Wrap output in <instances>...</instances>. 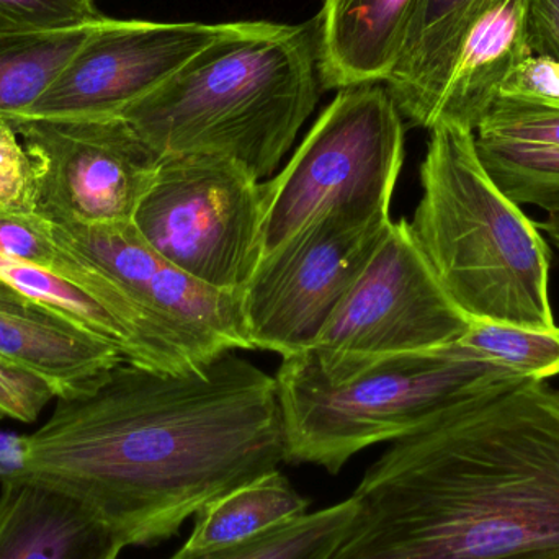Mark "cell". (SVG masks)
Listing matches in <instances>:
<instances>
[{"mask_svg": "<svg viewBox=\"0 0 559 559\" xmlns=\"http://www.w3.org/2000/svg\"><path fill=\"white\" fill-rule=\"evenodd\" d=\"M19 445L10 473L71 492L127 547L169 540L210 502L285 463L275 377L235 352L180 373L120 361L56 397Z\"/></svg>", "mask_w": 559, "mask_h": 559, "instance_id": "1", "label": "cell"}, {"mask_svg": "<svg viewBox=\"0 0 559 559\" xmlns=\"http://www.w3.org/2000/svg\"><path fill=\"white\" fill-rule=\"evenodd\" d=\"M328 559H559V390L515 378L367 469Z\"/></svg>", "mask_w": 559, "mask_h": 559, "instance_id": "2", "label": "cell"}, {"mask_svg": "<svg viewBox=\"0 0 559 559\" xmlns=\"http://www.w3.org/2000/svg\"><path fill=\"white\" fill-rule=\"evenodd\" d=\"M321 88L316 16L231 22L121 117L160 157H228L261 180L292 150Z\"/></svg>", "mask_w": 559, "mask_h": 559, "instance_id": "3", "label": "cell"}, {"mask_svg": "<svg viewBox=\"0 0 559 559\" xmlns=\"http://www.w3.org/2000/svg\"><path fill=\"white\" fill-rule=\"evenodd\" d=\"M429 131L409 228L433 275L472 321L554 331L540 229L489 179L475 131L453 123Z\"/></svg>", "mask_w": 559, "mask_h": 559, "instance_id": "4", "label": "cell"}, {"mask_svg": "<svg viewBox=\"0 0 559 559\" xmlns=\"http://www.w3.org/2000/svg\"><path fill=\"white\" fill-rule=\"evenodd\" d=\"M519 374L462 341L380 358L331 383L311 352L283 358L277 383L285 462L337 475L368 447L416 432L460 403Z\"/></svg>", "mask_w": 559, "mask_h": 559, "instance_id": "5", "label": "cell"}, {"mask_svg": "<svg viewBox=\"0 0 559 559\" xmlns=\"http://www.w3.org/2000/svg\"><path fill=\"white\" fill-rule=\"evenodd\" d=\"M404 163V118L383 84L337 91L278 176L262 183V254L325 210L390 212Z\"/></svg>", "mask_w": 559, "mask_h": 559, "instance_id": "6", "label": "cell"}, {"mask_svg": "<svg viewBox=\"0 0 559 559\" xmlns=\"http://www.w3.org/2000/svg\"><path fill=\"white\" fill-rule=\"evenodd\" d=\"M131 223L190 277L241 292L262 255V182L228 157L164 156Z\"/></svg>", "mask_w": 559, "mask_h": 559, "instance_id": "7", "label": "cell"}, {"mask_svg": "<svg viewBox=\"0 0 559 559\" xmlns=\"http://www.w3.org/2000/svg\"><path fill=\"white\" fill-rule=\"evenodd\" d=\"M390 225V212L337 206L262 254L241 289L252 350H311Z\"/></svg>", "mask_w": 559, "mask_h": 559, "instance_id": "8", "label": "cell"}, {"mask_svg": "<svg viewBox=\"0 0 559 559\" xmlns=\"http://www.w3.org/2000/svg\"><path fill=\"white\" fill-rule=\"evenodd\" d=\"M472 322L433 275L409 222L400 219L309 352L325 380L341 383L380 358L460 341Z\"/></svg>", "mask_w": 559, "mask_h": 559, "instance_id": "9", "label": "cell"}, {"mask_svg": "<svg viewBox=\"0 0 559 559\" xmlns=\"http://www.w3.org/2000/svg\"><path fill=\"white\" fill-rule=\"evenodd\" d=\"M12 124L35 167L39 218L52 225L131 223L160 156L123 117Z\"/></svg>", "mask_w": 559, "mask_h": 559, "instance_id": "10", "label": "cell"}, {"mask_svg": "<svg viewBox=\"0 0 559 559\" xmlns=\"http://www.w3.org/2000/svg\"><path fill=\"white\" fill-rule=\"evenodd\" d=\"M48 225L58 241L114 280L193 364H209L226 352L252 350L241 292H223L190 277L157 254L133 223Z\"/></svg>", "mask_w": 559, "mask_h": 559, "instance_id": "11", "label": "cell"}, {"mask_svg": "<svg viewBox=\"0 0 559 559\" xmlns=\"http://www.w3.org/2000/svg\"><path fill=\"white\" fill-rule=\"evenodd\" d=\"M225 23L105 16L25 120L121 117L210 45Z\"/></svg>", "mask_w": 559, "mask_h": 559, "instance_id": "12", "label": "cell"}, {"mask_svg": "<svg viewBox=\"0 0 559 559\" xmlns=\"http://www.w3.org/2000/svg\"><path fill=\"white\" fill-rule=\"evenodd\" d=\"M475 143L508 199L559 213V98L499 95L476 127Z\"/></svg>", "mask_w": 559, "mask_h": 559, "instance_id": "13", "label": "cell"}, {"mask_svg": "<svg viewBox=\"0 0 559 559\" xmlns=\"http://www.w3.org/2000/svg\"><path fill=\"white\" fill-rule=\"evenodd\" d=\"M123 538L81 499L32 476H0V559H118Z\"/></svg>", "mask_w": 559, "mask_h": 559, "instance_id": "14", "label": "cell"}, {"mask_svg": "<svg viewBox=\"0 0 559 559\" xmlns=\"http://www.w3.org/2000/svg\"><path fill=\"white\" fill-rule=\"evenodd\" d=\"M0 358L41 378L56 397L123 361L117 347L0 278Z\"/></svg>", "mask_w": 559, "mask_h": 559, "instance_id": "15", "label": "cell"}, {"mask_svg": "<svg viewBox=\"0 0 559 559\" xmlns=\"http://www.w3.org/2000/svg\"><path fill=\"white\" fill-rule=\"evenodd\" d=\"M419 0H324L318 71L329 91L386 84L400 62Z\"/></svg>", "mask_w": 559, "mask_h": 559, "instance_id": "16", "label": "cell"}, {"mask_svg": "<svg viewBox=\"0 0 559 559\" xmlns=\"http://www.w3.org/2000/svg\"><path fill=\"white\" fill-rule=\"evenodd\" d=\"M495 0H419L400 62L386 82L404 120L432 130L437 108L473 26Z\"/></svg>", "mask_w": 559, "mask_h": 559, "instance_id": "17", "label": "cell"}, {"mask_svg": "<svg viewBox=\"0 0 559 559\" xmlns=\"http://www.w3.org/2000/svg\"><path fill=\"white\" fill-rule=\"evenodd\" d=\"M528 0H495L463 43L436 123L475 131L509 79L531 58ZM432 127V128H433Z\"/></svg>", "mask_w": 559, "mask_h": 559, "instance_id": "18", "label": "cell"}, {"mask_svg": "<svg viewBox=\"0 0 559 559\" xmlns=\"http://www.w3.org/2000/svg\"><path fill=\"white\" fill-rule=\"evenodd\" d=\"M309 512V501L280 469L215 499L195 515L183 554H205L245 544Z\"/></svg>", "mask_w": 559, "mask_h": 559, "instance_id": "19", "label": "cell"}, {"mask_svg": "<svg viewBox=\"0 0 559 559\" xmlns=\"http://www.w3.org/2000/svg\"><path fill=\"white\" fill-rule=\"evenodd\" d=\"M0 278L23 295L64 316L91 334L104 338L123 355L124 360L151 370L176 373L166 360L97 296L36 265L0 254Z\"/></svg>", "mask_w": 559, "mask_h": 559, "instance_id": "20", "label": "cell"}, {"mask_svg": "<svg viewBox=\"0 0 559 559\" xmlns=\"http://www.w3.org/2000/svg\"><path fill=\"white\" fill-rule=\"evenodd\" d=\"M104 19L59 32H0V121L25 120Z\"/></svg>", "mask_w": 559, "mask_h": 559, "instance_id": "21", "label": "cell"}, {"mask_svg": "<svg viewBox=\"0 0 559 559\" xmlns=\"http://www.w3.org/2000/svg\"><path fill=\"white\" fill-rule=\"evenodd\" d=\"M355 514L354 499L308 512L245 544L205 554L177 551L169 559H328Z\"/></svg>", "mask_w": 559, "mask_h": 559, "instance_id": "22", "label": "cell"}, {"mask_svg": "<svg viewBox=\"0 0 559 559\" xmlns=\"http://www.w3.org/2000/svg\"><path fill=\"white\" fill-rule=\"evenodd\" d=\"M460 341L519 377L550 380L559 374V328L534 331L473 321Z\"/></svg>", "mask_w": 559, "mask_h": 559, "instance_id": "23", "label": "cell"}, {"mask_svg": "<svg viewBox=\"0 0 559 559\" xmlns=\"http://www.w3.org/2000/svg\"><path fill=\"white\" fill-rule=\"evenodd\" d=\"M100 19L95 0H0V32H59Z\"/></svg>", "mask_w": 559, "mask_h": 559, "instance_id": "24", "label": "cell"}, {"mask_svg": "<svg viewBox=\"0 0 559 559\" xmlns=\"http://www.w3.org/2000/svg\"><path fill=\"white\" fill-rule=\"evenodd\" d=\"M0 213L38 216L35 167L10 121H0Z\"/></svg>", "mask_w": 559, "mask_h": 559, "instance_id": "25", "label": "cell"}, {"mask_svg": "<svg viewBox=\"0 0 559 559\" xmlns=\"http://www.w3.org/2000/svg\"><path fill=\"white\" fill-rule=\"evenodd\" d=\"M56 400L55 391L41 378L0 358V413L32 424Z\"/></svg>", "mask_w": 559, "mask_h": 559, "instance_id": "26", "label": "cell"}, {"mask_svg": "<svg viewBox=\"0 0 559 559\" xmlns=\"http://www.w3.org/2000/svg\"><path fill=\"white\" fill-rule=\"evenodd\" d=\"M501 95L559 98V61L544 56H531L512 74Z\"/></svg>", "mask_w": 559, "mask_h": 559, "instance_id": "27", "label": "cell"}, {"mask_svg": "<svg viewBox=\"0 0 559 559\" xmlns=\"http://www.w3.org/2000/svg\"><path fill=\"white\" fill-rule=\"evenodd\" d=\"M527 29L532 55L559 61V0H528Z\"/></svg>", "mask_w": 559, "mask_h": 559, "instance_id": "28", "label": "cell"}, {"mask_svg": "<svg viewBox=\"0 0 559 559\" xmlns=\"http://www.w3.org/2000/svg\"><path fill=\"white\" fill-rule=\"evenodd\" d=\"M540 231L548 236L551 242L559 249V213H551L545 222L535 223Z\"/></svg>", "mask_w": 559, "mask_h": 559, "instance_id": "29", "label": "cell"}, {"mask_svg": "<svg viewBox=\"0 0 559 559\" xmlns=\"http://www.w3.org/2000/svg\"><path fill=\"white\" fill-rule=\"evenodd\" d=\"M2 419H3V414H2V413H0V420H2Z\"/></svg>", "mask_w": 559, "mask_h": 559, "instance_id": "30", "label": "cell"}]
</instances>
